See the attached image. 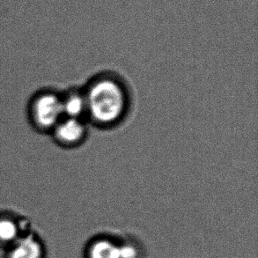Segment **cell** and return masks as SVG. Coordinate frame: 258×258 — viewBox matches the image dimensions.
<instances>
[{"label":"cell","instance_id":"obj_1","mask_svg":"<svg viewBox=\"0 0 258 258\" xmlns=\"http://www.w3.org/2000/svg\"><path fill=\"white\" fill-rule=\"evenodd\" d=\"M82 88L89 124L111 130L121 125L128 117L132 109V93L120 74L112 71L98 73Z\"/></svg>","mask_w":258,"mask_h":258},{"label":"cell","instance_id":"obj_2","mask_svg":"<svg viewBox=\"0 0 258 258\" xmlns=\"http://www.w3.org/2000/svg\"><path fill=\"white\" fill-rule=\"evenodd\" d=\"M28 121L37 132L50 133L63 118L61 93L42 89L32 96L28 106Z\"/></svg>","mask_w":258,"mask_h":258},{"label":"cell","instance_id":"obj_3","mask_svg":"<svg viewBox=\"0 0 258 258\" xmlns=\"http://www.w3.org/2000/svg\"><path fill=\"white\" fill-rule=\"evenodd\" d=\"M89 123L82 119L63 117L50 134L59 147L73 149L81 146L87 140Z\"/></svg>","mask_w":258,"mask_h":258},{"label":"cell","instance_id":"obj_4","mask_svg":"<svg viewBox=\"0 0 258 258\" xmlns=\"http://www.w3.org/2000/svg\"><path fill=\"white\" fill-rule=\"evenodd\" d=\"M32 229L31 223L25 217L0 211V250H6Z\"/></svg>","mask_w":258,"mask_h":258},{"label":"cell","instance_id":"obj_5","mask_svg":"<svg viewBox=\"0 0 258 258\" xmlns=\"http://www.w3.org/2000/svg\"><path fill=\"white\" fill-rule=\"evenodd\" d=\"M47 255L45 241L32 229L4 250L2 258H47Z\"/></svg>","mask_w":258,"mask_h":258},{"label":"cell","instance_id":"obj_6","mask_svg":"<svg viewBox=\"0 0 258 258\" xmlns=\"http://www.w3.org/2000/svg\"><path fill=\"white\" fill-rule=\"evenodd\" d=\"M83 258H120V240L108 234H99L87 241Z\"/></svg>","mask_w":258,"mask_h":258},{"label":"cell","instance_id":"obj_7","mask_svg":"<svg viewBox=\"0 0 258 258\" xmlns=\"http://www.w3.org/2000/svg\"><path fill=\"white\" fill-rule=\"evenodd\" d=\"M63 117L87 120V101L83 88H71L61 93Z\"/></svg>","mask_w":258,"mask_h":258},{"label":"cell","instance_id":"obj_8","mask_svg":"<svg viewBox=\"0 0 258 258\" xmlns=\"http://www.w3.org/2000/svg\"><path fill=\"white\" fill-rule=\"evenodd\" d=\"M144 248L133 238L120 240V258H144Z\"/></svg>","mask_w":258,"mask_h":258}]
</instances>
